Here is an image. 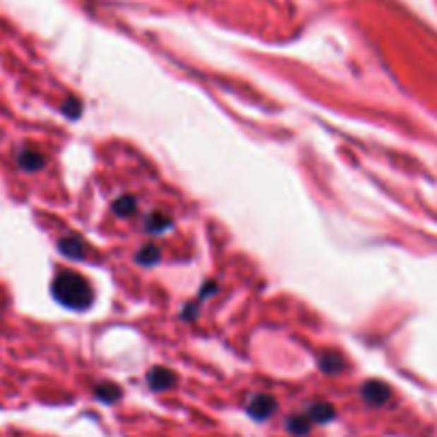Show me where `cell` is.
Masks as SVG:
<instances>
[{
  "instance_id": "obj_10",
  "label": "cell",
  "mask_w": 437,
  "mask_h": 437,
  "mask_svg": "<svg viewBox=\"0 0 437 437\" xmlns=\"http://www.w3.org/2000/svg\"><path fill=\"white\" fill-rule=\"evenodd\" d=\"M311 420L307 414H292L288 420H286V431L294 437H303L311 431Z\"/></svg>"
},
{
  "instance_id": "obj_11",
  "label": "cell",
  "mask_w": 437,
  "mask_h": 437,
  "mask_svg": "<svg viewBox=\"0 0 437 437\" xmlns=\"http://www.w3.org/2000/svg\"><path fill=\"white\" fill-rule=\"evenodd\" d=\"M58 248H60V252H62L64 256L75 258V261H79V258H83V256H85V246H83L77 237H66V239H60V241H58Z\"/></svg>"
},
{
  "instance_id": "obj_8",
  "label": "cell",
  "mask_w": 437,
  "mask_h": 437,
  "mask_svg": "<svg viewBox=\"0 0 437 437\" xmlns=\"http://www.w3.org/2000/svg\"><path fill=\"white\" fill-rule=\"evenodd\" d=\"M18 164H20L22 171L35 173V171H41L45 167V158L35 150H22L18 154Z\"/></svg>"
},
{
  "instance_id": "obj_14",
  "label": "cell",
  "mask_w": 437,
  "mask_h": 437,
  "mask_svg": "<svg viewBox=\"0 0 437 437\" xmlns=\"http://www.w3.org/2000/svg\"><path fill=\"white\" fill-rule=\"evenodd\" d=\"M81 102L77 100V98H68L66 102H64V107H62V112H64V116H68L71 120H77L79 116H81Z\"/></svg>"
},
{
  "instance_id": "obj_7",
  "label": "cell",
  "mask_w": 437,
  "mask_h": 437,
  "mask_svg": "<svg viewBox=\"0 0 437 437\" xmlns=\"http://www.w3.org/2000/svg\"><path fill=\"white\" fill-rule=\"evenodd\" d=\"M94 397L100 401V403H116L122 399V388L114 382H100L94 386Z\"/></svg>"
},
{
  "instance_id": "obj_3",
  "label": "cell",
  "mask_w": 437,
  "mask_h": 437,
  "mask_svg": "<svg viewBox=\"0 0 437 437\" xmlns=\"http://www.w3.org/2000/svg\"><path fill=\"white\" fill-rule=\"evenodd\" d=\"M361 397L367 405H373V407H380L384 405L388 399H390V386L380 382V380H369L363 384L361 388Z\"/></svg>"
},
{
  "instance_id": "obj_5",
  "label": "cell",
  "mask_w": 437,
  "mask_h": 437,
  "mask_svg": "<svg viewBox=\"0 0 437 437\" xmlns=\"http://www.w3.org/2000/svg\"><path fill=\"white\" fill-rule=\"evenodd\" d=\"M305 414L309 416V420H311L313 424H326V422L335 420V416H337L335 407H333L329 401H316V403H311Z\"/></svg>"
},
{
  "instance_id": "obj_6",
  "label": "cell",
  "mask_w": 437,
  "mask_h": 437,
  "mask_svg": "<svg viewBox=\"0 0 437 437\" xmlns=\"http://www.w3.org/2000/svg\"><path fill=\"white\" fill-rule=\"evenodd\" d=\"M318 367L320 371H324L326 376H335V373H342L346 369V361L342 354L337 352H326L318 359Z\"/></svg>"
},
{
  "instance_id": "obj_9",
  "label": "cell",
  "mask_w": 437,
  "mask_h": 437,
  "mask_svg": "<svg viewBox=\"0 0 437 437\" xmlns=\"http://www.w3.org/2000/svg\"><path fill=\"white\" fill-rule=\"evenodd\" d=\"M173 227V220H171V215L162 213V211H154L150 217H148V222H145V231L150 235H162L167 229Z\"/></svg>"
},
{
  "instance_id": "obj_13",
  "label": "cell",
  "mask_w": 437,
  "mask_h": 437,
  "mask_svg": "<svg viewBox=\"0 0 437 437\" xmlns=\"http://www.w3.org/2000/svg\"><path fill=\"white\" fill-rule=\"evenodd\" d=\"M114 211L120 215V217H126L131 213L137 211V198L135 196H120L116 203H114Z\"/></svg>"
},
{
  "instance_id": "obj_1",
  "label": "cell",
  "mask_w": 437,
  "mask_h": 437,
  "mask_svg": "<svg viewBox=\"0 0 437 437\" xmlns=\"http://www.w3.org/2000/svg\"><path fill=\"white\" fill-rule=\"evenodd\" d=\"M52 294L60 305H64L66 309H75V311L88 309L94 301V290L90 282L75 271H60L54 277Z\"/></svg>"
},
{
  "instance_id": "obj_2",
  "label": "cell",
  "mask_w": 437,
  "mask_h": 437,
  "mask_svg": "<svg viewBox=\"0 0 437 437\" xmlns=\"http://www.w3.org/2000/svg\"><path fill=\"white\" fill-rule=\"evenodd\" d=\"M246 412L252 420L263 422L277 412V399L273 395H267V393H256L248 399Z\"/></svg>"
},
{
  "instance_id": "obj_4",
  "label": "cell",
  "mask_w": 437,
  "mask_h": 437,
  "mask_svg": "<svg viewBox=\"0 0 437 437\" xmlns=\"http://www.w3.org/2000/svg\"><path fill=\"white\" fill-rule=\"evenodd\" d=\"M177 384V376L175 371L167 369V367H154L150 373H148V386L154 390V393H164V390H171L175 388Z\"/></svg>"
},
{
  "instance_id": "obj_12",
  "label": "cell",
  "mask_w": 437,
  "mask_h": 437,
  "mask_svg": "<svg viewBox=\"0 0 437 437\" xmlns=\"http://www.w3.org/2000/svg\"><path fill=\"white\" fill-rule=\"evenodd\" d=\"M135 261H137L139 265H143V267H154V265L160 261V250H158L156 246H143V248L137 252Z\"/></svg>"
}]
</instances>
